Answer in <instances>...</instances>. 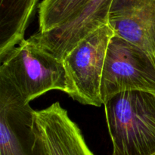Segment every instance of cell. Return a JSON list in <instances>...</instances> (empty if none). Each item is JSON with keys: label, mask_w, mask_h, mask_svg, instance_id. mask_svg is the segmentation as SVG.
Segmentation results:
<instances>
[{"label": "cell", "mask_w": 155, "mask_h": 155, "mask_svg": "<svg viewBox=\"0 0 155 155\" xmlns=\"http://www.w3.org/2000/svg\"><path fill=\"white\" fill-rule=\"evenodd\" d=\"M0 86L24 104L48 91L68 92L63 61L47 51L34 35L1 61Z\"/></svg>", "instance_id": "1"}, {"label": "cell", "mask_w": 155, "mask_h": 155, "mask_svg": "<svg viewBox=\"0 0 155 155\" xmlns=\"http://www.w3.org/2000/svg\"><path fill=\"white\" fill-rule=\"evenodd\" d=\"M112 155L155 154V94L118 93L104 104Z\"/></svg>", "instance_id": "2"}, {"label": "cell", "mask_w": 155, "mask_h": 155, "mask_svg": "<svg viewBox=\"0 0 155 155\" xmlns=\"http://www.w3.org/2000/svg\"><path fill=\"white\" fill-rule=\"evenodd\" d=\"M114 36L110 24L101 26L82 39L63 59L68 95L83 104H103L101 85L107 48Z\"/></svg>", "instance_id": "3"}, {"label": "cell", "mask_w": 155, "mask_h": 155, "mask_svg": "<svg viewBox=\"0 0 155 155\" xmlns=\"http://www.w3.org/2000/svg\"><path fill=\"white\" fill-rule=\"evenodd\" d=\"M127 91L155 94V60L139 46L114 35L108 45L103 69V104Z\"/></svg>", "instance_id": "4"}, {"label": "cell", "mask_w": 155, "mask_h": 155, "mask_svg": "<svg viewBox=\"0 0 155 155\" xmlns=\"http://www.w3.org/2000/svg\"><path fill=\"white\" fill-rule=\"evenodd\" d=\"M36 155H94L68 111L55 102L34 111Z\"/></svg>", "instance_id": "5"}, {"label": "cell", "mask_w": 155, "mask_h": 155, "mask_svg": "<svg viewBox=\"0 0 155 155\" xmlns=\"http://www.w3.org/2000/svg\"><path fill=\"white\" fill-rule=\"evenodd\" d=\"M109 24L115 36L135 44L155 60V0H113Z\"/></svg>", "instance_id": "6"}, {"label": "cell", "mask_w": 155, "mask_h": 155, "mask_svg": "<svg viewBox=\"0 0 155 155\" xmlns=\"http://www.w3.org/2000/svg\"><path fill=\"white\" fill-rule=\"evenodd\" d=\"M113 0H90L72 20L44 34L35 37L41 45L58 59L64 58L85 37L109 23Z\"/></svg>", "instance_id": "7"}, {"label": "cell", "mask_w": 155, "mask_h": 155, "mask_svg": "<svg viewBox=\"0 0 155 155\" xmlns=\"http://www.w3.org/2000/svg\"><path fill=\"white\" fill-rule=\"evenodd\" d=\"M39 0H0V61L23 40Z\"/></svg>", "instance_id": "8"}, {"label": "cell", "mask_w": 155, "mask_h": 155, "mask_svg": "<svg viewBox=\"0 0 155 155\" xmlns=\"http://www.w3.org/2000/svg\"><path fill=\"white\" fill-rule=\"evenodd\" d=\"M90 0H43L39 5V30L44 34L77 16Z\"/></svg>", "instance_id": "9"}, {"label": "cell", "mask_w": 155, "mask_h": 155, "mask_svg": "<svg viewBox=\"0 0 155 155\" xmlns=\"http://www.w3.org/2000/svg\"><path fill=\"white\" fill-rule=\"evenodd\" d=\"M154 155H155V154H154Z\"/></svg>", "instance_id": "10"}]
</instances>
